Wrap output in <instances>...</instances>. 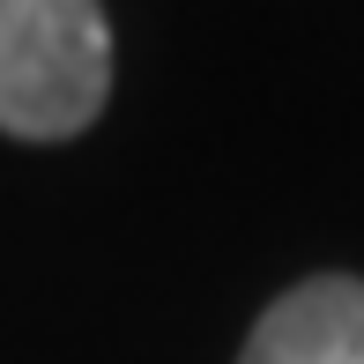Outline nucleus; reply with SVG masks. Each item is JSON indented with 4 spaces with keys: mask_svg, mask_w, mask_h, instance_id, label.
I'll use <instances>...</instances> for the list:
<instances>
[{
    "mask_svg": "<svg viewBox=\"0 0 364 364\" xmlns=\"http://www.w3.org/2000/svg\"><path fill=\"white\" fill-rule=\"evenodd\" d=\"M112 97V23L97 0H0V134L68 141Z\"/></svg>",
    "mask_w": 364,
    "mask_h": 364,
    "instance_id": "1",
    "label": "nucleus"
},
{
    "mask_svg": "<svg viewBox=\"0 0 364 364\" xmlns=\"http://www.w3.org/2000/svg\"><path fill=\"white\" fill-rule=\"evenodd\" d=\"M238 364H364V275H312L253 320Z\"/></svg>",
    "mask_w": 364,
    "mask_h": 364,
    "instance_id": "2",
    "label": "nucleus"
}]
</instances>
